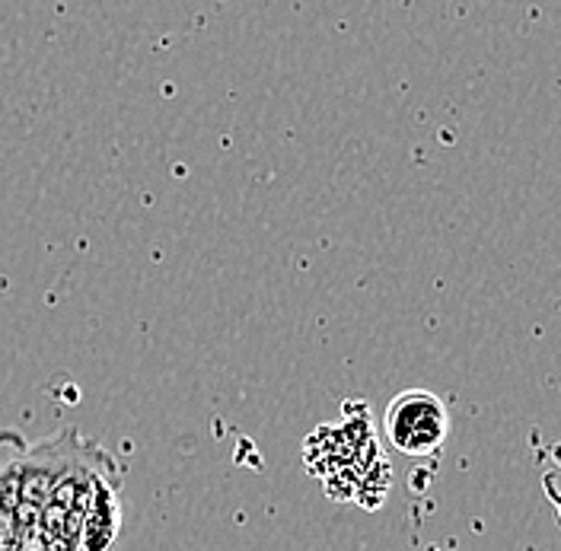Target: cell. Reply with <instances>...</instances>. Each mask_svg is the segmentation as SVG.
I'll return each instance as SVG.
<instances>
[{"label":"cell","mask_w":561,"mask_h":551,"mask_svg":"<svg viewBox=\"0 0 561 551\" xmlns=\"http://www.w3.org/2000/svg\"><path fill=\"white\" fill-rule=\"evenodd\" d=\"M383 434L402 456H434L450 434V412L437 392L405 389L386 405Z\"/></svg>","instance_id":"obj_1"},{"label":"cell","mask_w":561,"mask_h":551,"mask_svg":"<svg viewBox=\"0 0 561 551\" xmlns=\"http://www.w3.org/2000/svg\"><path fill=\"white\" fill-rule=\"evenodd\" d=\"M118 519H122V507H118V482L105 484L100 475L93 482V494L83 514V526H80V551H105L112 546L115 532H118Z\"/></svg>","instance_id":"obj_2"},{"label":"cell","mask_w":561,"mask_h":551,"mask_svg":"<svg viewBox=\"0 0 561 551\" xmlns=\"http://www.w3.org/2000/svg\"><path fill=\"white\" fill-rule=\"evenodd\" d=\"M20 551H26V549H20Z\"/></svg>","instance_id":"obj_3"}]
</instances>
